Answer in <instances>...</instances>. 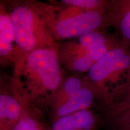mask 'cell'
<instances>
[{"instance_id":"obj_16","label":"cell","mask_w":130,"mask_h":130,"mask_svg":"<svg viewBox=\"0 0 130 130\" xmlns=\"http://www.w3.org/2000/svg\"><path fill=\"white\" fill-rule=\"evenodd\" d=\"M103 121L111 130H130V108Z\"/></svg>"},{"instance_id":"obj_1","label":"cell","mask_w":130,"mask_h":130,"mask_svg":"<svg viewBox=\"0 0 130 130\" xmlns=\"http://www.w3.org/2000/svg\"><path fill=\"white\" fill-rule=\"evenodd\" d=\"M65 77L57 45L31 53L17 77L10 79V86L24 104L37 108L44 107Z\"/></svg>"},{"instance_id":"obj_13","label":"cell","mask_w":130,"mask_h":130,"mask_svg":"<svg viewBox=\"0 0 130 130\" xmlns=\"http://www.w3.org/2000/svg\"><path fill=\"white\" fill-rule=\"evenodd\" d=\"M13 130H51V128L50 124L43 121L39 110L25 105L22 116Z\"/></svg>"},{"instance_id":"obj_14","label":"cell","mask_w":130,"mask_h":130,"mask_svg":"<svg viewBox=\"0 0 130 130\" xmlns=\"http://www.w3.org/2000/svg\"><path fill=\"white\" fill-rule=\"evenodd\" d=\"M59 2L61 4L77 7L86 12H105L108 9L110 0H61Z\"/></svg>"},{"instance_id":"obj_2","label":"cell","mask_w":130,"mask_h":130,"mask_svg":"<svg viewBox=\"0 0 130 130\" xmlns=\"http://www.w3.org/2000/svg\"><path fill=\"white\" fill-rule=\"evenodd\" d=\"M14 32V57L12 78L18 76L25 58L37 49L56 46L45 22L43 2L35 0L4 1Z\"/></svg>"},{"instance_id":"obj_17","label":"cell","mask_w":130,"mask_h":130,"mask_svg":"<svg viewBox=\"0 0 130 130\" xmlns=\"http://www.w3.org/2000/svg\"><path fill=\"white\" fill-rule=\"evenodd\" d=\"M10 87H7V84H6V81L3 77L2 72L0 71V92H3V90H6Z\"/></svg>"},{"instance_id":"obj_3","label":"cell","mask_w":130,"mask_h":130,"mask_svg":"<svg viewBox=\"0 0 130 130\" xmlns=\"http://www.w3.org/2000/svg\"><path fill=\"white\" fill-rule=\"evenodd\" d=\"M87 77L102 107L120 100L130 88V43L120 40L94 63Z\"/></svg>"},{"instance_id":"obj_8","label":"cell","mask_w":130,"mask_h":130,"mask_svg":"<svg viewBox=\"0 0 130 130\" xmlns=\"http://www.w3.org/2000/svg\"><path fill=\"white\" fill-rule=\"evenodd\" d=\"M107 27H111L121 40L130 43V0H110Z\"/></svg>"},{"instance_id":"obj_12","label":"cell","mask_w":130,"mask_h":130,"mask_svg":"<svg viewBox=\"0 0 130 130\" xmlns=\"http://www.w3.org/2000/svg\"><path fill=\"white\" fill-rule=\"evenodd\" d=\"M121 40L116 34L109 33L105 30H96L89 32L78 38V42L87 51L108 45H115Z\"/></svg>"},{"instance_id":"obj_10","label":"cell","mask_w":130,"mask_h":130,"mask_svg":"<svg viewBox=\"0 0 130 130\" xmlns=\"http://www.w3.org/2000/svg\"><path fill=\"white\" fill-rule=\"evenodd\" d=\"M14 32L12 21L4 1H0V63L13 64Z\"/></svg>"},{"instance_id":"obj_15","label":"cell","mask_w":130,"mask_h":130,"mask_svg":"<svg viewBox=\"0 0 130 130\" xmlns=\"http://www.w3.org/2000/svg\"><path fill=\"white\" fill-rule=\"evenodd\" d=\"M130 108V88L122 98L111 104L102 107V121L109 119L125 110Z\"/></svg>"},{"instance_id":"obj_5","label":"cell","mask_w":130,"mask_h":130,"mask_svg":"<svg viewBox=\"0 0 130 130\" xmlns=\"http://www.w3.org/2000/svg\"><path fill=\"white\" fill-rule=\"evenodd\" d=\"M58 56L64 71L76 74L88 72L93 65L87 51L77 41L57 42Z\"/></svg>"},{"instance_id":"obj_6","label":"cell","mask_w":130,"mask_h":130,"mask_svg":"<svg viewBox=\"0 0 130 130\" xmlns=\"http://www.w3.org/2000/svg\"><path fill=\"white\" fill-rule=\"evenodd\" d=\"M99 96L96 90L90 83L78 91L54 109L48 113L50 123L61 117L81 110L90 109L96 105Z\"/></svg>"},{"instance_id":"obj_7","label":"cell","mask_w":130,"mask_h":130,"mask_svg":"<svg viewBox=\"0 0 130 130\" xmlns=\"http://www.w3.org/2000/svg\"><path fill=\"white\" fill-rule=\"evenodd\" d=\"M102 123L101 118L90 108L61 117L50 125L51 130H101Z\"/></svg>"},{"instance_id":"obj_11","label":"cell","mask_w":130,"mask_h":130,"mask_svg":"<svg viewBox=\"0 0 130 130\" xmlns=\"http://www.w3.org/2000/svg\"><path fill=\"white\" fill-rule=\"evenodd\" d=\"M89 83L87 75L75 74L65 77L60 86L49 99L44 107L47 108L49 113L68 100Z\"/></svg>"},{"instance_id":"obj_9","label":"cell","mask_w":130,"mask_h":130,"mask_svg":"<svg viewBox=\"0 0 130 130\" xmlns=\"http://www.w3.org/2000/svg\"><path fill=\"white\" fill-rule=\"evenodd\" d=\"M25 105L10 87L0 92V130H13Z\"/></svg>"},{"instance_id":"obj_4","label":"cell","mask_w":130,"mask_h":130,"mask_svg":"<svg viewBox=\"0 0 130 130\" xmlns=\"http://www.w3.org/2000/svg\"><path fill=\"white\" fill-rule=\"evenodd\" d=\"M45 22L57 42L78 38L96 30H105L107 27V11L79 12L73 15L58 17L52 14L43 2Z\"/></svg>"}]
</instances>
